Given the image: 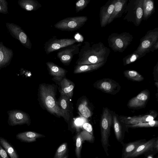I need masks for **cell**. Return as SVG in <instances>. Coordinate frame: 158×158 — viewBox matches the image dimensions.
Segmentation results:
<instances>
[{
    "label": "cell",
    "instance_id": "40",
    "mask_svg": "<svg viewBox=\"0 0 158 158\" xmlns=\"http://www.w3.org/2000/svg\"><path fill=\"white\" fill-rule=\"evenodd\" d=\"M158 48V41H157L152 46L150 50V51L153 52L155 50H157Z\"/></svg>",
    "mask_w": 158,
    "mask_h": 158
},
{
    "label": "cell",
    "instance_id": "16",
    "mask_svg": "<svg viewBox=\"0 0 158 158\" xmlns=\"http://www.w3.org/2000/svg\"><path fill=\"white\" fill-rule=\"evenodd\" d=\"M53 81L59 85V90L60 94L65 95L71 98L73 95L75 84L71 80L66 77L62 78H54Z\"/></svg>",
    "mask_w": 158,
    "mask_h": 158
},
{
    "label": "cell",
    "instance_id": "38",
    "mask_svg": "<svg viewBox=\"0 0 158 158\" xmlns=\"http://www.w3.org/2000/svg\"><path fill=\"white\" fill-rule=\"evenodd\" d=\"M0 158H9L4 148L0 144Z\"/></svg>",
    "mask_w": 158,
    "mask_h": 158
},
{
    "label": "cell",
    "instance_id": "5",
    "mask_svg": "<svg viewBox=\"0 0 158 158\" xmlns=\"http://www.w3.org/2000/svg\"><path fill=\"white\" fill-rule=\"evenodd\" d=\"M132 35L127 32L120 34L112 33L108 37V45L114 52H122L133 41Z\"/></svg>",
    "mask_w": 158,
    "mask_h": 158
},
{
    "label": "cell",
    "instance_id": "8",
    "mask_svg": "<svg viewBox=\"0 0 158 158\" xmlns=\"http://www.w3.org/2000/svg\"><path fill=\"white\" fill-rule=\"evenodd\" d=\"M158 152V137L152 138L138 146L127 158H135L144 155H155Z\"/></svg>",
    "mask_w": 158,
    "mask_h": 158
},
{
    "label": "cell",
    "instance_id": "30",
    "mask_svg": "<svg viewBox=\"0 0 158 158\" xmlns=\"http://www.w3.org/2000/svg\"><path fill=\"white\" fill-rule=\"evenodd\" d=\"M77 109L81 114L85 118H88L92 115V112L88 106L86 99L82 100L78 104Z\"/></svg>",
    "mask_w": 158,
    "mask_h": 158
},
{
    "label": "cell",
    "instance_id": "9",
    "mask_svg": "<svg viewBox=\"0 0 158 158\" xmlns=\"http://www.w3.org/2000/svg\"><path fill=\"white\" fill-rule=\"evenodd\" d=\"M77 42L73 38L57 39L55 36L46 41L44 44V49L47 54L59 50L60 48L72 45Z\"/></svg>",
    "mask_w": 158,
    "mask_h": 158
},
{
    "label": "cell",
    "instance_id": "12",
    "mask_svg": "<svg viewBox=\"0 0 158 158\" xmlns=\"http://www.w3.org/2000/svg\"><path fill=\"white\" fill-rule=\"evenodd\" d=\"M94 86L102 92L115 95L119 92L121 87L119 83L111 79L104 78L96 81Z\"/></svg>",
    "mask_w": 158,
    "mask_h": 158
},
{
    "label": "cell",
    "instance_id": "10",
    "mask_svg": "<svg viewBox=\"0 0 158 158\" xmlns=\"http://www.w3.org/2000/svg\"><path fill=\"white\" fill-rule=\"evenodd\" d=\"M81 43H75L59 50L57 53V57L65 65H69L71 62L74 56L78 54Z\"/></svg>",
    "mask_w": 158,
    "mask_h": 158
},
{
    "label": "cell",
    "instance_id": "27",
    "mask_svg": "<svg viewBox=\"0 0 158 158\" xmlns=\"http://www.w3.org/2000/svg\"><path fill=\"white\" fill-rule=\"evenodd\" d=\"M154 2L153 0H143L142 20H147L153 13L154 10Z\"/></svg>",
    "mask_w": 158,
    "mask_h": 158
},
{
    "label": "cell",
    "instance_id": "19",
    "mask_svg": "<svg viewBox=\"0 0 158 158\" xmlns=\"http://www.w3.org/2000/svg\"><path fill=\"white\" fill-rule=\"evenodd\" d=\"M71 98L66 95L60 94L57 100L58 105L65 114L66 121L69 120L73 111V106L70 100Z\"/></svg>",
    "mask_w": 158,
    "mask_h": 158
},
{
    "label": "cell",
    "instance_id": "13",
    "mask_svg": "<svg viewBox=\"0 0 158 158\" xmlns=\"http://www.w3.org/2000/svg\"><path fill=\"white\" fill-rule=\"evenodd\" d=\"M157 115L158 113L156 111L152 110L145 114L139 116L131 117L120 116L119 119L121 123L125 125H131L153 121Z\"/></svg>",
    "mask_w": 158,
    "mask_h": 158
},
{
    "label": "cell",
    "instance_id": "24",
    "mask_svg": "<svg viewBox=\"0 0 158 158\" xmlns=\"http://www.w3.org/2000/svg\"><path fill=\"white\" fill-rule=\"evenodd\" d=\"M44 136L41 134L31 131L19 133L16 135L17 139L21 141L27 142H34L37 139Z\"/></svg>",
    "mask_w": 158,
    "mask_h": 158
},
{
    "label": "cell",
    "instance_id": "36",
    "mask_svg": "<svg viewBox=\"0 0 158 158\" xmlns=\"http://www.w3.org/2000/svg\"><path fill=\"white\" fill-rule=\"evenodd\" d=\"M8 3L6 0H0V13L8 14Z\"/></svg>",
    "mask_w": 158,
    "mask_h": 158
},
{
    "label": "cell",
    "instance_id": "6",
    "mask_svg": "<svg viewBox=\"0 0 158 158\" xmlns=\"http://www.w3.org/2000/svg\"><path fill=\"white\" fill-rule=\"evenodd\" d=\"M88 19L87 17L83 16L67 17L58 22L54 26L62 31H75L84 25Z\"/></svg>",
    "mask_w": 158,
    "mask_h": 158
},
{
    "label": "cell",
    "instance_id": "18",
    "mask_svg": "<svg viewBox=\"0 0 158 158\" xmlns=\"http://www.w3.org/2000/svg\"><path fill=\"white\" fill-rule=\"evenodd\" d=\"M13 54L12 49L5 46L2 42H0V69L10 64Z\"/></svg>",
    "mask_w": 158,
    "mask_h": 158
},
{
    "label": "cell",
    "instance_id": "43",
    "mask_svg": "<svg viewBox=\"0 0 158 158\" xmlns=\"http://www.w3.org/2000/svg\"><path fill=\"white\" fill-rule=\"evenodd\" d=\"M64 158H67V156H65Z\"/></svg>",
    "mask_w": 158,
    "mask_h": 158
},
{
    "label": "cell",
    "instance_id": "41",
    "mask_svg": "<svg viewBox=\"0 0 158 158\" xmlns=\"http://www.w3.org/2000/svg\"><path fill=\"white\" fill-rule=\"evenodd\" d=\"M154 155H155L153 154L148 155L146 156V158H154Z\"/></svg>",
    "mask_w": 158,
    "mask_h": 158
},
{
    "label": "cell",
    "instance_id": "20",
    "mask_svg": "<svg viewBox=\"0 0 158 158\" xmlns=\"http://www.w3.org/2000/svg\"><path fill=\"white\" fill-rule=\"evenodd\" d=\"M128 0H115L113 11L110 18L108 24L114 19L120 18L124 13Z\"/></svg>",
    "mask_w": 158,
    "mask_h": 158
},
{
    "label": "cell",
    "instance_id": "33",
    "mask_svg": "<svg viewBox=\"0 0 158 158\" xmlns=\"http://www.w3.org/2000/svg\"><path fill=\"white\" fill-rule=\"evenodd\" d=\"M142 57L139 54L133 52L131 54L128 55L123 58V61L124 65H126L131 64Z\"/></svg>",
    "mask_w": 158,
    "mask_h": 158
},
{
    "label": "cell",
    "instance_id": "35",
    "mask_svg": "<svg viewBox=\"0 0 158 158\" xmlns=\"http://www.w3.org/2000/svg\"><path fill=\"white\" fill-rule=\"evenodd\" d=\"M90 0H79L75 4V10L76 13L82 10L89 3Z\"/></svg>",
    "mask_w": 158,
    "mask_h": 158
},
{
    "label": "cell",
    "instance_id": "26",
    "mask_svg": "<svg viewBox=\"0 0 158 158\" xmlns=\"http://www.w3.org/2000/svg\"><path fill=\"white\" fill-rule=\"evenodd\" d=\"M105 63L101 62L93 64L76 65L74 67L73 73L77 74L94 71L102 67Z\"/></svg>",
    "mask_w": 158,
    "mask_h": 158
},
{
    "label": "cell",
    "instance_id": "45",
    "mask_svg": "<svg viewBox=\"0 0 158 158\" xmlns=\"http://www.w3.org/2000/svg\"><path fill=\"white\" fill-rule=\"evenodd\" d=\"M144 158H145V157H144Z\"/></svg>",
    "mask_w": 158,
    "mask_h": 158
},
{
    "label": "cell",
    "instance_id": "14",
    "mask_svg": "<svg viewBox=\"0 0 158 158\" xmlns=\"http://www.w3.org/2000/svg\"><path fill=\"white\" fill-rule=\"evenodd\" d=\"M9 116L8 123L11 126L30 124L29 116L26 113L22 111L14 110L8 112Z\"/></svg>",
    "mask_w": 158,
    "mask_h": 158
},
{
    "label": "cell",
    "instance_id": "44",
    "mask_svg": "<svg viewBox=\"0 0 158 158\" xmlns=\"http://www.w3.org/2000/svg\"><path fill=\"white\" fill-rule=\"evenodd\" d=\"M95 158H98V157L97 156Z\"/></svg>",
    "mask_w": 158,
    "mask_h": 158
},
{
    "label": "cell",
    "instance_id": "4",
    "mask_svg": "<svg viewBox=\"0 0 158 158\" xmlns=\"http://www.w3.org/2000/svg\"><path fill=\"white\" fill-rule=\"evenodd\" d=\"M143 0H128L124 14V20L132 23L135 26L139 25L142 20Z\"/></svg>",
    "mask_w": 158,
    "mask_h": 158
},
{
    "label": "cell",
    "instance_id": "21",
    "mask_svg": "<svg viewBox=\"0 0 158 158\" xmlns=\"http://www.w3.org/2000/svg\"><path fill=\"white\" fill-rule=\"evenodd\" d=\"M46 64L49 73L54 78H63L67 72L66 69L52 62L48 61Z\"/></svg>",
    "mask_w": 158,
    "mask_h": 158
},
{
    "label": "cell",
    "instance_id": "15",
    "mask_svg": "<svg viewBox=\"0 0 158 158\" xmlns=\"http://www.w3.org/2000/svg\"><path fill=\"white\" fill-rule=\"evenodd\" d=\"M150 97V92L147 89L141 91L137 95L130 99L127 106L129 108L139 109L143 108L146 105Z\"/></svg>",
    "mask_w": 158,
    "mask_h": 158
},
{
    "label": "cell",
    "instance_id": "1",
    "mask_svg": "<svg viewBox=\"0 0 158 158\" xmlns=\"http://www.w3.org/2000/svg\"><path fill=\"white\" fill-rule=\"evenodd\" d=\"M110 52V49L101 42L91 44L85 41L80 49L76 64H93L106 63Z\"/></svg>",
    "mask_w": 158,
    "mask_h": 158
},
{
    "label": "cell",
    "instance_id": "3",
    "mask_svg": "<svg viewBox=\"0 0 158 158\" xmlns=\"http://www.w3.org/2000/svg\"><path fill=\"white\" fill-rule=\"evenodd\" d=\"M113 124L112 114L107 107H103L100 121L101 141L102 147L107 156L110 146L109 138L110 135V129Z\"/></svg>",
    "mask_w": 158,
    "mask_h": 158
},
{
    "label": "cell",
    "instance_id": "37",
    "mask_svg": "<svg viewBox=\"0 0 158 158\" xmlns=\"http://www.w3.org/2000/svg\"><path fill=\"white\" fill-rule=\"evenodd\" d=\"M82 127L86 131L93 135V128L92 125L88 122H85L83 123Z\"/></svg>",
    "mask_w": 158,
    "mask_h": 158
},
{
    "label": "cell",
    "instance_id": "11",
    "mask_svg": "<svg viewBox=\"0 0 158 158\" xmlns=\"http://www.w3.org/2000/svg\"><path fill=\"white\" fill-rule=\"evenodd\" d=\"M6 28L10 35L13 38L18 40L25 47L31 49L32 44L28 35L21 27L12 23H6Z\"/></svg>",
    "mask_w": 158,
    "mask_h": 158
},
{
    "label": "cell",
    "instance_id": "29",
    "mask_svg": "<svg viewBox=\"0 0 158 158\" xmlns=\"http://www.w3.org/2000/svg\"><path fill=\"white\" fill-rule=\"evenodd\" d=\"M0 144L10 158H19L15 148L3 137H0Z\"/></svg>",
    "mask_w": 158,
    "mask_h": 158
},
{
    "label": "cell",
    "instance_id": "7",
    "mask_svg": "<svg viewBox=\"0 0 158 158\" xmlns=\"http://www.w3.org/2000/svg\"><path fill=\"white\" fill-rule=\"evenodd\" d=\"M158 41V28L148 31L140 40V44L134 52L139 54L142 57L150 52L152 46Z\"/></svg>",
    "mask_w": 158,
    "mask_h": 158
},
{
    "label": "cell",
    "instance_id": "31",
    "mask_svg": "<svg viewBox=\"0 0 158 158\" xmlns=\"http://www.w3.org/2000/svg\"><path fill=\"white\" fill-rule=\"evenodd\" d=\"M124 76L133 81L139 82L143 81L144 77L138 72L133 70H127L123 72Z\"/></svg>",
    "mask_w": 158,
    "mask_h": 158
},
{
    "label": "cell",
    "instance_id": "23",
    "mask_svg": "<svg viewBox=\"0 0 158 158\" xmlns=\"http://www.w3.org/2000/svg\"><path fill=\"white\" fill-rule=\"evenodd\" d=\"M145 139H141L127 143H123L122 158H127L141 144L146 141Z\"/></svg>",
    "mask_w": 158,
    "mask_h": 158
},
{
    "label": "cell",
    "instance_id": "28",
    "mask_svg": "<svg viewBox=\"0 0 158 158\" xmlns=\"http://www.w3.org/2000/svg\"><path fill=\"white\" fill-rule=\"evenodd\" d=\"M85 131L78 134L76 138L75 153L77 158H81V151L82 142L84 138L86 136L92 135Z\"/></svg>",
    "mask_w": 158,
    "mask_h": 158
},
{
    "label": "cell",
    "instance_id": "39",
    "mask_svg": "<svg viewBox=\"0 0 158 158\" xmlns=\"http://www.w3.org/2000/svg\"><path fill=\"white\" fill-rule=\"evenodd\" d=\"M158 63L157 62L156 65L154 67L153 72L154 77V78H155L156 80V81H157V78L156 77V76L157 77H158Z\"/></svg>",
    "mask_w": 158,
    "mask_h": 158
},
{
    "label": "cell",
    "instance_id": "17",
    "mask_svg": "<svg viewBox=\"0 0 158 158\" xmlns=\"http://www.w3.org/2000/svg\"><path fill=\"white\" fill-rule=\"evenodd\" d=\"M115 0L108 1L100 8V17L101 26L105 27L108 25L109 19L114 10Z\"/></svg>",
    "mask_w": 158,
    "mask_h": 158
},
{
    "label": "cell",
    "instance_id": "25",
    "mask_svg": "<svg viewBox=\"0 0 158 158\" xmlns=\"http://www.w3.org/2000/svg\"><path fill=\"white\" fill-rule=\"evenodd\" d=\"M18 3L23 10L27 11H35L41 7V5L35 0H19Z\"/></svg>",
    "mask_w": 158,
    "mask_h": 158
},
{
    "label": "cell",
    "instance_id": "22",
    "mask_svg": "<svg viewBox=\"0 0 158 158\" xmlns=\"http://www.w3.org/2000/svg\"><path fill=\"white\" fill-rule=\"evenodd\" d=\"M113 124L115 138L122 144L123 143L125 131L121 122L114 112L112 114Z\"/></svg>",
    "mask_w": 158,
    "mask_h": 158
},
{
    "label": "cell",
    "instance_id": "42",
    "mask_svg": "<svg viewBox=\"0 0 158 158\" xmlns=\"http://www.w3.org/2000/svg\"><path fill=\"white\" fill-rule=\"evenodd\" d=\"M82 122V119L81 120L80 119H78L76 120V124L79 125L81 124V122Z\"/></svg>",
    "mask_w": 158,
    "mask_h": 158
},
{
    "label": "cell",
    "instance_id": "32",
    "mask_svg": "<svg viewBox=\"0 0 158 158\" xmlns=\"http://www.w3.org/2000/svg\"><path fill=\"white\" fill-rule=\"evenodd\" d=\"M158 126V121L156 120H153V121L147 122L139 123L135 125H126V127L127 128H131L156 127Z\"/></svg>",
    "mask_w": 158,
    "mask_h": 158
},
{
    "label": "cell",
    "instance_id": "2",
    "mask_svg": "<svg viewBox=\"0 0 158 158\" xmlns=\"http://www.w3.org/2000/svg\"><path fill=\"white\" fill-rule=\"evenodd\" d=\"M56 88L53 84H40V97L44 106L49 112L58 117H62L66 121L65 116L59 107L56 99Z\"/></svg>",
    "mask_w": 158,
    "mask_h": 158
},
{
    "label": "cell",
    "instance_id": "34",
    "mask_svg": "<svg viewBox=\"0 0 158 158\" xmlns=\"http://www.w3.org/2000/svg\"><path fill=\"white\" fill-rule=\"evenodd\" d=\"M67 150V143H64L58 148L54 158H64Z\"/></svg>",
    "mask_w": 158,
    "mask_h": 158
}]
</instances>
